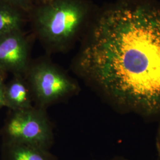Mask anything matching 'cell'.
<instances>
[{
	"mask_svg": "<svg viewBox=\"0 0 160 160\" xmlns=\"http://www.w3.org/2000/svg\"><path fill=\"white\" fill-rule=\"evenodd\" d=\"M0 2L8 4L20 9L29 16L33 4L31 0H0Z\"/></svg>",
	"mask_w": 160,
	"mask_h": 160,
	"instance_id": "cell-9",
	"label": "cell"
},
{
	"mask_svg": "<svg viewBox=\"0 0 160 160\" xmlns=\"http://www.w3.org/2000/svg\"><path fill=\"white\" fill-rule=\"evenodd\" d=\"M30 62L29 41L22 30L0 34V72L24 75Z\"/></svg>",
	"mask_w": 160,
	"mask_h": 160,
	"instance_id": "cell-5",
	"label": "cell"
},
{
	"mask_svg": "<svg viewBox=\"0 0 160 160\" xmlns=\"http://www.w3.org/2000/svg\"><path fill=\"white\" fill-rule=\"evenodd\" d=\"M5 107L10 110L29 109L33 106V98L30 86L23 75H13L4 88Z\"/></svg>",
	"mask_w": 160,
	"mask_h": 160,
	"instance_id": "cell-6",
	"label": "cell"
},
{
	"mask_svg": "<svg viewBox=\"0 0 160 160\" xmlns=\"http://www.w3.org/2000/svg\"><path fill=\"white\" fill-rule=\"evenodd\" d=\"M83 0H46L29 13L34 33L52 51L68 48L78 38L88 15Z\"/></svg>",
	"mask_w": 160,
	"mask_h": 160,
	"instance_id": "cell-2",
	"label": "cell"
},
{
	"mask_svg": "<svg viewBox=\"0 0 160 160\" xmlns=\"http://www.w3.org/2000/svg\"><path fill=\"white\" fill-rule=\"evenodd\" d=\"M27 16L16 7L0 2V34L22 30Z\"/></svg>",
	"mask_w": 160,
	"mask_h": 160,
	"instance_id": "cell-8",
	"label": "cell"
},
{
	"mask_svg": "<svg viewBox=\"0 0 160 160\" xmlns=\"http://www.w3.org/2000/svg\"><path fill=\"white\" fill-rule=\"evenodd\" d=\"M24 77L35 106L41 108L46 109L80 92V86L76 81L45 58L31 62Z\"/></svg>",
	"mask_w": 160,
	"mask_h": 160,
	"instance_id": "cell-4",
	"label": "cell"
},
{
	"mask_svg": "<svg viewBox=\"0 0 160 160\" xmlns=\"http://www.w3.org/2000/svg\"><path fill=\"white\" fill-rule=\"evenodd\" d=\"M2 143L22 144L50 150L54 142L53 127L46 109L34 106L10 110L0 131Z\"/></svg>",
	"mask_w": 160,
	"mask_h": 160,
	"instance_id": "cell-3",
	"label": "cell"
},
{
	"mask_svg": "<svg viewBox=\"0 0 160 160\" xmlns=\"http://www.w3.org/2000/svg\"><path fill=\"white\" fill-rule=\"evenodd\" d=\"M156 142H157V148L158 154L160 155V125L158 130V132H157Z\"/></svg>",
	"mask_w": 160,
	"mask_h": 160,
	"instance_id": "cell-11",
	"label": "cell"
},
{
	"mask_svg": "<svg viewBox=\"0 0 160 160\" xmlns=\"http://www.w3.org/2000/svg\"><path fill=\"white\" fill-rule=\"evenodd\" d=\"M5 77H0V109L5 107V99H4V83Z\"/></svg>",
	"mask_w": 160,
	"mask_h": 160,
	"instance_id": "cell-10",
	"label": "cell"
},
{
	"mask_svg": "<svg viewBox=\"0 0 160 160\" xmlns=\"http://www.w3.org/2000/svg\"><path fill=\"white\" fill-rule=\"evenodd\" d=\"M2 160H58L49 150L22 144L2 143Z\"/></svg>",
	"mask_w": 160,
	"mask_h": 160,
	"instance_id": "cell-7",
	"label": "cell"
},
{
	"mask_svg": "<svg viewBox=\"0 0 160 160\" xmlns=\"http://www.w3.org/2000/svg\"><path fill=\"white\" fill-rule=\"evenodd\" d=\"M116 108L160 115V9L119 6L98 17L74 62Z\"/></svg>",
	"mask_w": 160,
	"mask_h": 160,
	"instance_id": "cell-1",
	"label": "cell"
},
{
	"mask_svg": "<svg viewBox=\"0 0 160 160\" xmlns=\"http://www.w3.org/2000/svg\"><path fill=\"white\" fill-rule=\"evenodd\" d=\"M31 1H32V3H33V4L34 6L35 4H37L38 3H40V2H42L43 1H45L46 0H31Z\"/></svg>",
	"mask_w": 160,
	"mask_h": 160,
	"instance_id": "cell-13",
	"label": "cell"
},
{
	"mask_svg": "<svg viewBox=\"0 0 160 160\" xmlns=\"http://www.w3.org/2000/svg\"><path fill=\"white\" fill-rule=\"evenodd\" d=\"M6 77V74L3 73L2 72H0V77Z\"/></svg>",
	"mask_w": 160,
	"mask_h": 160,
	"instance_id": "cell-14",
	"label": "cell"
},
{
	"mask_svg": "<svg viewBox=\"0 0 160 160\" xmlns=\"http://www.w3.org/2000/svg\"><path fill=\"white\" fill-rule=\"evenodd\" d=\"M109 160H128L123 157H115L114 158Z\"/></svg>",
	"mask_w": 160,
	"mask_h": 160,
	"instance_id": "cell-12",
	"label": "cell"
}]
</instances>
